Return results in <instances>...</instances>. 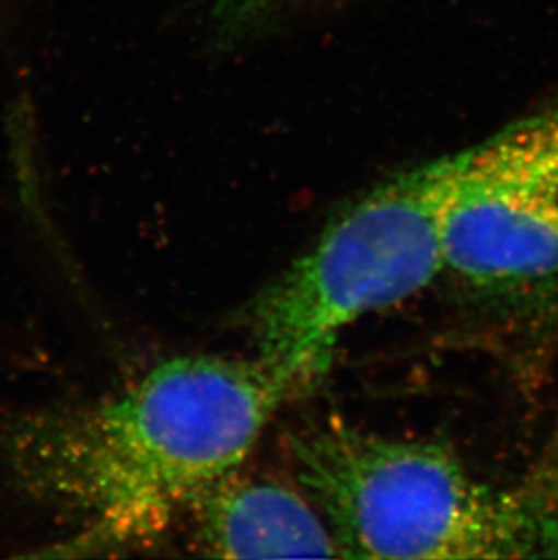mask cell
<instances>
[{
    "mask_svg": "<svg viewBox=\"0 0 558 560\" xmlns=\"http://www.w3.org/2000/svg\"><path fill=\"white\" fill-rule=\"evenodd\" d=\"M294 394L258 358L179 355L104 401L22 421L5 446L11 474L73 526L46 556L149 545L242 468Z\"/></svg>",
    "mask_w": 558,
    "mask_h": 560,
    "instance_id": "cell-1",
    "label": "cell"
},
{
    "mask_svg": "<svg viewBox=\"0 0 558 560\" xmlns=\"http://www.w3.org/2000/svg\"><path fill=\"white\" fill-rule=\"evenodd\" d=\"M295 474L352 559L558 556V515L497 488L443 444L306 424L289 438Z\"/></svg>",
    "mask_w": 558,
    "mask_h": 560,
    "instance_id": "cell-2",
    "label": "cell"
},
{
    "mask_svg": "<svg viewBox=\"0 0 558 560\" xmlns=\"http://www.w3.org/2000/svg\"><path fill=\"white\" fill-rule=\"evenodd\" d=\"M450 154L341 212L248 308L256 358L292 390L327 372L341 334L425 291L444 270Z\"/></svg>",
    "mask_w": 558,
    "mask_h": 560,
    "instance_id": "cell-3",
    "label": "cell"
},
{
    "mask_svg": "<svg viewBox=\"0 0 558 560\" xmlns=\"http://www.w3.org/2000/svg\"><path fill=\"white\" fill-rule=\"evenodd\" d=\"M444 269L513 307L558 308V107L450 154Z\"/></svg>",
    "mask_w": 558,
    "mask_h": 560,
    "instance_id": "cell-4",
    "label": "cell"
},
{
    "mask_svg": "<svg viewBox=\"0 0 558 560\" xmlns=\"http://www.w3.org/2000/svg\"><path fill=\"white\" fill-rule=\"evenodd\" d=\"M195 545L223 559L342 557L336 535L309 495L240 468L189 508Z\"/></svg>",
    "mask_w": 558,
    "mask_h": 560,
    "instance_id": "cell-5",
    "label": "cell"
}]
</instances>
